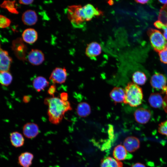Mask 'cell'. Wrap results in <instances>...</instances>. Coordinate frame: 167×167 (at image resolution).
Instances as JSON below:
<instances>
[{
  "mask_svg": "<svg viewBox=\"0 0 167 167\" xmlns=\"http://www.w3.org/2000/svg\"><path fill=\"white\" fill-rule=\"evenodd\" d=\"M113 155L115 159L119 161L129 159L132 158V156L121 144H118L114 147Z\"/></svg>",
  "mask_w": 167,
  "mask_h": 167,
  "instance_id": "obj_10",
  "label": "cell"
},
{
  "mask_svg": "<svg viewBox=\"0 0 167 167\" xmlns=\"http://www.w3.org/2000/svg\"><path fill=\"white\" fill-rule=\"evenodd\" d=\"M44 103L48 107L47 113L49 121L54 124L60 123L65 113L72 109L69 101H63L54 96L46 98Z\"/></svg>",
  "mask_w": 167,
  "mask_h": 167,
  "instance_id": "obj_2",
  "label": "cell"
},
{
  "mask_svg": "<svg viewBox=\"0 0 167 167\" xmlns=\"http://www.w3.org/2000/svg\"><path fill=\"white\" fill-rule=\"evenodd\" d=\"M167 79L163 74L156 73L152 77L150 84L154 88L156 89L162 90L167 86Z\"/></svg>",
  "mask_w": 167,
  "mask_h": 167,
  "instance_id": "obj_11",
  "label": "cell"
},
{
  "mask_svg": "<svg viewBox=\"0 0 167 167\" xmlns=\"http://www.w3.org/2000/svg\"><path fill=\"white\" fill-rule=\"evenodd\" d=\"M137 3H139L141 4H145L149 1V0H136L135 1Z\"/></svg>",
  "mask_w": 167,
  "mask_h": 167,
  "instance_id": "obj_38",
  "label": "cell"
},
{
  "mask_svg": "<svg viewBox=\"0 0 167 167\" xmlns=\"http://www.w3.org/2000/svg\"><path fill=\"white\" fill-rule=\"evenodd\" d=\"M108 134L109 139L113 142L115 138L114 130L113 126L111 124L108 125Z\"/></svg>",
  "mask_w": 167,
  "mask_h": 167,
  "instance_id": "obj_31",
  "label": "cell"
},
{
  "mask_svg": "<svg viewBox=\"0 0 167 167\" xmlns=\"http://www.w3.org/2000/svg\"><path fill=\"white\" fill-rule=\"evenodd\" d=\"M123 163L110 156L102 159L101 162L100 167H123Z\"/></svg>",
  "mask_w": 167,
  "mask_h": 167,
  "instance_id": "obj_21",
  "label": "cell"
},
{
  "mask_svg": "<svg viewBox=\"0 0 167 167\" xmlns=\"http://www.w3.org/2000/svg\"><path fill=\"white\" fill-rule=\"evenodd\" d=\"M77 113L79 116L85 117L91 113V109L90 105L87 102H82L79 104L76 109Z\"/></svg>",
  "mask_w": 167,
  "mask_h": 167,
  "instance_id": "obj_22",
  "label": "cell"
},
{
  "mask_svg": "<svg viewBox=\"0 0 167 167\" xmlns=\"http://www.w3.org/2000/svg\"><path fill=\"white\" fill-rule=\"evenodd\" d=\"M13 77L9 71L0 72V84L4 86H8L11 83Z\"/></svg>",
  "mask_w": 167,
  "mask_h": 167,
  "instance_id": "obj_25",
  "label": "cell"
},
{
  "mask_svg": "<svg viewBox=\"0 0 167 167\" xmlns=\"http://www.w3.org/2000/svg\"><path fill=\"white\" fill-rule=\"evenodd\" d=\"M30 97L28 96H24L23 97V101L25 103H28L30 101Z\"/></svg>",
  "mask_w": 167,
  "mask_h": 167,
  "instance_id": "obj_37",
  "label": "cell"
},
{
  "mask_svg": "<svg viewBox=\"0 0 167 167\" xmlns=\"http://www.w3.org/2000/svg\"><path fill=\"white\" fill-rule=\"evenodd\" d=\"M111 99L115 103L124 102L125 99V90L121 87L113 88L110 93Z\"/></svg>",
  "mask_w": 167,
  "mask_h": 167,
  "instance_id": "obj_16",
  "label": "cell"
},
{
  "mask_svg": "<svg viewBox=\"0 0 167 167\" xmlns=\"http://www.w3.org/2000/svg\"><path fill=\"white\" fill-rule=\"evenodd\" d=\"M125 99L124 103L131 107H136L141 104L143 99L141 88L134 83H128L125 89Z\"/></svg>",
  "mask_w": 167,
  "mask_h": 167,
  "instance_id": "obj_3",
  "label": "cell"
},
{
  "mask_svg": "<svg viewBox=\"0 0 167 167\" xmlns=\"http://www.w3.org/2000/svg\"><path fill=\"white\" fill-rule=\"evenodd\" d=\"M134 116L135 121L137 122L144 124L149 121L151 117V113L149 110L141 108L135 111Z\"/></svg>",
  "mask_w": 167,
  "mask_h": 167,
  "instance_id": "obj_9",
  "label": "cell"
},
{
  "mask_svg": "<svg viewBox=\"0 0 167 167\" xmlns=\"http://www.w3.org/2000/svg\"><path fill=\"white\" fill-rule=\"evenodd\" d=\"M22 20L26 25L32 26L35 24L38 20V16L36 12L32 10H28L23 14Z\"/></svg>",
  "mask_w": 167,
  "mask_h": 167,
  "instance_id": "obj_15",
  "label": "cell"
},
{
  "mask_svg": "<svg viewBox=\"0 0 167 167\" xmlns=\"http://www.w3.org/2000/svg\"><path fill=\"white\" fill-rule=\"evenodd\" d=\"M131 167H146V166L143 164L137 162L133 164Z\"/></svg>",
  "mask_w": 167,
  "mask_h": 167,
  "instance_id": "obj_36",
  "label": "cell"
},
{
  "mask_svg": "<svg viewBox=\"0 0 167 167\" xmlns=\"http://www.w3.org/2000/svg\"><path fill=\"white\" fill-rule=\"evenodd\" d=\"M123 144L127 152H135L140 148V142L136 137L130 136L124 139Z\"/></svg>",
  "mask_w": 167,
  "mask_h": 167,
  "instance_id": "obj_13",
  "label": "cell"
},
{
  "mask_svg": "<svg viewBox=\"0 0 167 167\" xmlns=\"http://www.w3.org/2000/svg\"><path fill=\"white\" fill-rule=\"evenodd\" d=\"M67 75L65 68L56 67L52 71L49 79L54 83L63 84L65 82Z\"/></svg>",
  "mask_w": 167,
  "mask_h": 167,
  "instance_id": "obj_6",
  "label": "cell"
},
{
  "mask_svg": "<svg viewBox=\"0 0 167 167\" xmlns=\"http://www.w3.org/2000/svg\"><path fill=\"white\" fill-rule=\"evenodd\" d=\"M32 85L34 89L39 92L47 87L49 85V82L44 77L39 76L34 79Z\"/></svg>",
  "mask_w": 167,
  "mask_h": 167,
  "instance_id": "obj_20",
  "label": "cell"
},
{
  "mask_svg": "<svg viewBox=\"0 0 167 167\" xmlns=\"http://www.w3.org/2000/svg\"><path fill=\"white\" fill-rule=\"evenodd\" d=\"M12 62L8 52L1 48L0 43V72L9 71Z\"/></svg>",
  "mask_w": 167,
  "mask_h": 167,
  "instance_id": "obj_7",
  "label": "cell"
},
{
  "mask_svg": "<svg viewBox=\"0 0 167 167\" xmlns=\"http://www.w3.org/2000/svg\"><path fill=\"white\" fill-rule=\"evenodd\" d=\"M158 132L167 136V120L161 122L158 128Z\"/></svg>",
  "mask_w": 167,
  "mask_h": 167,
  "instance_id": "obj_29",
  "label": "cell"
},
{
  "mask_svg": "<svg viewBox=\"0 0 167 167\" xmlns=\"http://www.w3.org/2000/svg\"><path fill=\"white\" fill-rule=\"evenodd\" d=\"M39 132L38 126L33 122H28L24 125L23 128V132L24 136L28 139L35 138Z\"/></svg>",
  "mask_w": 167,
  "mask_h": 167,
  "instance_id": "obj_12",
  "label": "cell"
},
{
  "mask_svg": "<svg viewBox=\"0 0 167 167\" xmlns=\"http://www.w3.org/2000/svg\"><path fill=\"white\" fill-rule=\"evenodd\" d=\"M11 20L6 17L0 15V28H5L9 27L11 23Z\"/></svg>",
  "mask_w": 167,
  "mask_h": 167,
  "instance_id": "obj_28",
  "label": "cell"
},
{
  "mask_svg": "<svg viewBox=\"0 0 167 167\" xmlns=\"http://www.w3.org/2000/svg\"><path fill=\"white\" fill-rule=\"evenodd\" d=\"M22 40L26 43L32 44L35 42L38 38V34L36 31L32 28L25 29L22 35Z\"/></svg>",
  "mask_w": 167,
  "mask_h": 167,
  "instance_id": "obj_17",
  "label": "cell"
},
{
  "mask_svg": "<svg viewBox=\"0 0 167 167\" xmlns=\"http://www.w3.org/2000/svg\"><path fill=\"white\" fill-rule=\"evenodd\" d=\"M101 51V45L96 42H92L87 45L85 50V54L88 57L93 58L99 55Z\"/></svg>",
  "mask_w": 167,
  "mask_h": 167,
  "instance_id": "obj_14",
  "label": "cell"
},
{
  "mask_svg": "<svg viewBox=\"0 0 167 167\" xmlns=\"http://www.w3.org/2000/svg\"><path fill=\"white\" fill-rule=\"evenodd\" d=\"M148 101L152 107L156 108H159L162 106L163 99L160 94L152 93L149 96Z\"/></svg>",
  "mask_w": 167,
  "mask_h": 167,
  "instance_id": "obj_23",
  "label": "cell"
},
{
  "mask_svg": "<svg viewBox=\"0 0 167 167\" xmlns=\"http://www.w3.org/2000/svg\"><path fill=\"white\" fill-rule=\"evenodd\" d=\"M132 77L134 83L136 84L140 85L144 84L147 80V78L145 74L139 71H137L134 72Z\"/></svg>",
  "mask_w": 167,
  "mask_h": 167,
  "instance_id": "obj_24",
  "label": "cell"
},
{
  "mask_svg": "<svg viewBox=\"0 0 167 167\" xmlns=\"http://www.w3.org/2000/svg\"><path fill=\"white\" fill-rule=\"evenodd\" d=\"M151 45L157 52H160L167 47V41L159 30L150 28L148 31Z\"/></svg>",
  "mask_w": 167,
  "mask_h": 167,
  "instance_id": "obj_4",
  "label": "cell"
},
{
  "mask_svg": "<svg viewBox=\"0 0 167 167\" xmlns=\"http://www.w3.org/2000/svg\"><path fill=\"white\" fill-rule=\"evenodd\" d=\"M112 143L113 142L109 139L105 140L101 145V150L103 151L110 148Z\"/></svg>",
  "mask_w": 167,
  "mask_h": 167,
  "instance_id": "obj_32",
  "label": "cell"
},
{
  "mask_svg": "<svg viewBox=\"0 0 167 167\" xmlns=\"http://www.w3.org/2000/svg\"><path fill=\"white\" fill-rule=\"evenodd\" d=\"M160 61L163 63L167 64V47L159 52Z\"/></svg>",
  "mask_w": 167,
  "mask_h": 167,
  "instance_id": "obj_30",
  "label": "cell"
},
{
  "mask_svg": "<svg viewBox=\"0 0 167 167\" xmlns=\"http://www.w3.org/2000/svg\"><path fill=\"white\" fill-rule=\"evenodd\" d=\"M154 25L157 28L163 30V35L167 41V24H164L161 21L157 20L155 22Z\"/></svg>",
  "mask_w": 167,
  "mask_h": 167,
  "instance_id": "obj_27",
  "label": "cell"
},
{
  "mask_svg": "<svg viewBox=\"0 0 167 167\" xmlns=\"http://www.w3.org/2000/svg\"><path fill=\"white\" fill-rule=\"evenodd\" d=\"M159 1L163 4L165 5L167 4V0H159Z\"/></svg>",
  "mask_w": 167,
  "mask_h": 167,
  "instance_id": "obj_39",
  "label": "cell"
},
{
  "mask_svg": "<svg viewBox=\"0 0 167 167\" xmlns=\"http://www.w3.org/2000/svg\"><path fill=\"white\" fill-rule=\"evenodd\" d=\"M68 95L67 93L65 92H62L60 95V99L65 101H67Z\"/></svg>",
  "mask_w": 167,
  "mask_h": 167,
  "instance_id": "obj_35",
  "label": "cell"
},
{
  "mask_svg": "<svg viewBox=\"0 0 167 167\" xmlns=\"http://www.w3.org/2000/svg\"><path fill=\"white\" fill-rule=\"evenodd\" d=\"M102 14V11L90 4L83 6L78 5L71 6L67 10L69 19L73 26L77 27H80L84 23L90 21L93 17Z\"/></svg>",
  "mask_w": 167,
  "mask_h": 167,
  "instance_id": "obj_1",
  "label": "cell"
},
{
  "mask_svg": "<svg viewBox=\"0 0 167 167\" xmlns=\"http://www.w3.org/2000/svg\"><path fill=\"white\" fill-rule=\"evenodd\" d=\"M19 3L21 4L28 5H29L32 3L34 2L33 0H19Z\"/></svg>",
  "mask_w": 167,
  "mask_h": 167,
  "instance_id": "obj_34",
  "label": "cell"
},
{
  "mask_svg": "<svg viewBox=\"0 0 167 167\" xmlns=\"http://www.w3.org/2000/svg\"><path fill=\"white\" fill-rule=\"evenodd\" d=\"M12 48L16 57L24 61L26 59L27 48L21 38H18L12 42Z\"/></svg>",
  "mask_w": 167,
  "mask_h": 167,
  "instance_id": "obj_5",
  "label": "cell"
},
{
  "mask_svg": "<svg viewBox=\"0 0 167 167\" xmlns=\"http://www.w3.org/2000/svg\"><path fill=\"white\" fill-rule=\"evenodd\" d=\"M56 91V87L55 84L51 85L49 88L48 91V93L50 95L54 96V93Z\"/></svg>",
  "mask_w": 167,
  "mask_h": 167,
  "instance_id": "obj_33",
  "label": "cell"
},
{
  "mask_svg": "<svg viewBox=\"0 0 167 167\" xmlns=\"http://www.w3.org/2000/svg\"><path fill=\"white\" fill-rule=\"evenodd\" d=\"M108 3L109 5H112L113 4L114 2L113 1L111 0L108 1Z\"/></svg>",
  "mask_w": 167,
  "mask_h": 167,
  "instance_id": "obj_40",
  "label": "cell"
},
{
  "mask_svg": "<svg viewBox=\"0 0 167 167\" xmlns=\"http://www.w3.org/2000/svg\"><path fill=\"white\" fill-rule=\"evenodd\" d=\"M15 1H4L0 5L2 8L6 9L10 12L15 14L19 13L15 5Z\"/></svg>",
  "mask_w": 167,
  "mask_h": 167,
  "instance_id": "obj_26",
  "label": "cell"
},
{
  "mask_svg": "<svg viewBox=\"0 0 167 167\" xmlns=\"http://www.w3.org/2000/svg\"><path fill=\"white\" fill-rule=\"evenodd\" d=\"M10 139L11 144L15 148L23 146L24 143V139L22 135L18 131H14L10 135Z\"/></svg>",
  "mask_w": 167,
  "mask_h": 167,
  "instance_id": "obj_19",
  "label": "cell"
},
{
  "mask_svg": "<svg viewBox=\"0 0 167 167\" xmlns=\"http://www.w3.org/2000/svg\"><path fill=\"white\" fill-rule=\"evenodd\" d=\"M34 158L33 154L28 152L21 153L19 156L18 163L22 167H30Z\"/></svg>",
  "mask_w": 167,
  "mask_h": 167,
  "instance_id": "obj_18",
  "label": "cell"
},
{
  "mask_svg": "<svg viewBox=\"0 0 167 167\" xmlns=\"http://www.w3.org/2000/svg\"><path fill=\"white\" fill-rule=\"evenodd\" d=\"M27 58L28 62L35 66L41 64L45 60V56L42 52L38 49H32L28 53Z\"/></svg>",
  "mask_w": 167,
  "mask_h": 167,
  "instance_id": "obj_8",
  "label": "cell"
}]
</instances>
